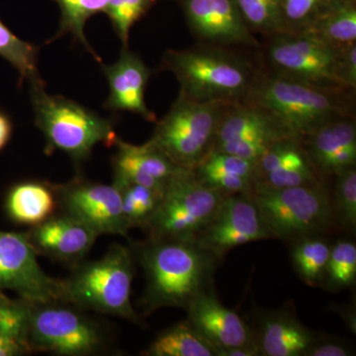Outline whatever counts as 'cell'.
<instances>
[{
	"mask_svg": "<svg viewBox=\"0 0 356 356\" xmlns=\"http://www.w3.org/2000/svg\"><path fill=\"white\" fill-rule=\"evenodd\" d=\"M252 195L273 238L292 243L337 228L332 192L322 180L289 188H254Z\"/></svg>",
	"mask_w": 356,
	"mask_h": 356,
	"instance_id": "cell-6",
	"label": "cell"
},
{
	"mask_svg": "<svg viewBox=\"0 0 356 356\" xmlns=\"http://www.w3.org/2000/svg\"><path fill=\"white\" fill-rule=\"evenodd\" d=\"M229 104L194 102L179 93L149 143L175 165L193 170L212 151L218 126Z\"/></svg>",
	"mask_w": 356,
	"mask_h": 356,
	"instance_id": "cell-7",
	"label": "cell"
},
{
	"mask_svg": "<svg viewBox=\"0 0 356 356\" xmlns=\"http://www.w3.org/2000/svg\"><path fill=\"white\" fill-rule=\"evenodd\" d=\"M108 79L110 95L107 108L112 111H130L139 114L147 121H156V115L147 108L145 92L152 70L142 58L127 47L121 51L115 64L103 67Z\"/></svg>",
	"mask_w": 356,
	"mask_h": 356,
	"instance_id": "cell-21",
	"label": "cell"
},
{
	"mask_svg": "<svg viewBox=\"0 0 356 356\" xmlns=\"http://www.w3.org/2000/svg\"><path fill=\"white\" fill-rule=\"evenodd\" d=\"M55 189L62 212L83 222L98 236L128 235L120 191L114 184H97L77 178L55 186Z\"/></svg>",
	"mask_w": 356,
	"mask_h": 356,
	"instance_id": "cell-13",
	"label": "cell"
},
{
	"mask_svg": "<svg viewBox=\"0 0 356 356\" xmlns=\"http://www.w3.org/2000/svg\"><path fill=\"white\" fill-rule=\"evenodd\" d=\"M308 32L274 35L267 49L273 74L316 88L348 93L341 74V53Z\"/></svg>",
	"mask_w": 356,
	"mask_h": 356,
	"instance_id": "cell-9",
	"label": "cell"
},
{
	"mask_svg": "<svg viewBox=\"0 0 356 356\" xmlns=\"http://www.w3.org/2000/svg\"><path fill=\"white\" fill-rule=\"evenodd\" d=\"M28 341L31 351L84 356L102 350L105 336L79 307L54 301L32 303Z\"/></svg>",
	"mask_w": 356,
	"mask_h": 356,
	"instance_id": "cell-10",
	"label": "cell"
},
{
	"mask_svg": "<svg viewBox=\"0 0 356 356\" xmlns=\"http://www.w3.org/2000/svg\"><path fill=\"white\" fill-rule=\"evenodd\" d=\"M26 234L37 254L72 264H79L99 236L83 222L63 212L32 227Z\"/></svg>",
	"mask_w": 356,
	"mask_h": 356,
	"instance_id": "cell-17",
	"label": "cell"
},
{
	"mask_svg": "<svg viewBox=\"0 0 356 356\" xmlns=\"http://www.w3.org/2000/svg\"><path fill=\"white\" fill-rule=\"evenodd\" d=\"M113 184L120 191L122 211L128 229H146L161 205L165 189L159 191L116 178Z\"/></svg>",
	"mask_w": 356,
	"mask_h": 356,
	"instance_id": "cell-28",
	"label": "cell"
},
{
	"mask_svg": "<svg viewBox=\"0 0 356 356\" xmlns=\"http://www.w3.org/2000/svg\"><path fill=\"white\" fill-rule=\"evenodd\" d=\"M13 131V126L10 117L0 110V152L8 144Z\"/></svg>",
	"mask_w": 356,
	"mask_h": 356,
	"instance_id": "cell-40",
	"label": "cell"
},
{
	"mask_svg": "<svg viewBox=\"0 0 356 356\" xmlns=\"http://www.w3.org/2000/svg\"><path fill=\"white\" fill-rule=\"evenodd\" d=\"M217 356H261L257 343L217 350Z\"/></svg>",
	"mask_w": 356,
	"mask_h": 356,
	"instance_id": "cell-39",
	"label": "cell"
},
{
	"mask_svg": "<svg viewBox=\"0 0 356 356\" xmlns=\"http://www.w3.org/2000/svg\"><path fill=\"white\" fill-rule=\"evenodd\" d=\"M32 303L26 300H10L0 295V337L20 348L25 353L30 350V318Z\"/></svg>",
	"mask_w": 356,
	"mask_h": 356,
	"instance_id": "cell-32",
	"label": "cell"
},
{
	"mask_svg": "<svg viewBox=\"0 0 356 356\" xmlns=\"http://www.w3.org/2000/svg\"><path fill=\"white\" fill-rule=\"evenodd\" d=\"M250 30L274 36L285 32L281 0H235Z\"/></svg>",
	"mask_w": 356,
	"mask_h": 356,
	"instance_id": "cell-33",
	"label": "cell"
},
{
	"mask_svg": "<svg viewBox=\"0 0 356 356\" xmlns=\"http://www.w3.org/2000/svg\"><path fill=\"white\" fill-rule=\"evenodd\" d=\"M131 250L146 276L140 304L145 315L165 307L185 310L198 294L213 287L222 261L191 241L147 238Z\"/></svg>",
	"mask_w": 356,
	"mask_h": 356,
	"instance_id": "cell-1",
	"label": "cell"
},
{
	"mask_svg": "<svg viewBox=\"0 0 356 356\" xmlns=\"http://www.w3.org/2000/svg\"><path fill=\"white\" fill-rule=\"evenodd\" d=\"M60 9V24L57 36L64 34L72 35L96 58L100 60L95 51L91 49L84 36V26L86 21L100 13H105L109 0H54Z\"/></svg>",
	"mask_w": 356,
	"mask_h": 356,
	"instance_id": "cell-30",
	"label": "cell"
},
{
	"mask_svg": "<svg viewBox=\"0 0 356 356\" xmlns=\"http://www.w3.org/2000/svg\"><path fill=\"white\" fill-rule=\"evenodd\" d=\"M252 330L261 356H306L318 337L289 309L264 312Z\"/></svg>",
	"mask_w": 356,
	"mask_h": 356,
	"instance_id": "cell-22",
	"label": "cell"
},
{
	"mask_svg": "<svg viewBox=\"0 0 356 356\" xmlns=\"http://www.w3.org/2000/svg\"><path fill=\"white\" fill-rule=\"evenodd\" d=\"M336 48L356 42V6L353 0H327L303 31Z\"/></svg>",
	"mask_w": 356,
	"mask_h": 356,
	"instance_id": "cell-25",
	"label": "cell"
},
{
	"mask_svg": "<svg viewBox=\"0 0 356 356\" xmlns=\"http://www.w3.org/2000/svg\"><path fill=\"white\" fill-rule=\"evenodd\" d=\"M332 207L337 227L355 233L356 229V170L348 168L336 175Z\"/></svg>",
	"mask_w": 356,
	"mask_h": 356,
	"instance_id": "cell-34",
	"label": "cell"
},
{
	"mask_svg": "<svg viewBox=\"0 0 356 356\" xmlns=\"http://www.w3.org/2000/svg\"><path fill=\"white\" fill-rule=\"evenodd\" d=\"M355 243L353 241L339 240L332 245L322 288L336 293L355 286Z\"/></svg>",
	"mask_w": 356,
	"mask_h": 356,
	"instance_id": "cell-31",
	"label": "cell"
},
{
	"mask_svg": "<svg viewBox=\"0 0 356 356\" xmlns=\"http://www.w3.org/2000/svg\"><path fill=\"white\" fill-rule=\"evenodd\" d=\"M336 312L339 314L341 318L346 325H348V329L350 330L353 334H356V314L355 309L353 306H341L336 308Z\"/></svg>",
	"mask_w": 356,
	"mask_h": 356,
	"instance_id": "cell-41",
	"label": "cell"
},
{
	"mask_svg": "<svg viewBox=\"0 0 356 356\" xmlns=\"http://www.w3.org/2000/svg\"><path fill=\"white\" fill-rule=\"evenodd\" d=\"M355 355L350 344L334 337L320 336L307 351L306 356H350Z\"/></svg>",
	"mask_w": 356,
	"mask_h": 356,
	"instance_id": "cell-37",
	"label": "cell"
},
{
	"mask_svg": "<svg viewBox=\"0 0 356 356\" xmlns=\"http://www.w3.org/2000/svg\"><path fill=\"white\" fill-rule=\"evenodd\" d=\"M257 161L211 151L192 170L198 181L222 195L252 194L257 177Z\"/></svg>",
	"mask_w": 356,
	"mask_h": 356,
	"instance_id": "cell-23",
	"label": "cell"
},
{
	"mask_svg": "<svg viewBox=\"0 0 356 356\" xmlns=\"http://www.w3.org/2000/svg\"><path fill=\"white\" fill-rule=\"evenodd\" d=\"M27 234L0 229V291L10 290L30 303L62 301L63 280L44 273Z\"/></svg>",
	"mask_w": 356,
	"mask_h": 356,
	"instance_id": "cell-11",
	"label": "cell"
},
{
	"mask_svg": "<svg viewBox=\"0 0 356 356\" xmlns=\"http://www.w3.org/2000/svg\"><path fill=\"white\" fill-rule=\"evenodd\" d=\"M31 97L35 122L48 152L58 149L81 163L99 143L114 145L117 136L111 121L63 96L48 95L44 86H31Z\"/></svg>",
	"mask_w": 356,
	"mask_h": 356,
	"instance_id": "cell-5",
	"label": "cell"
},
{
	"mask_svg": "<svg viewBox=\"0 0 356 356\" xmlns=\"http://www.w3.org/2000/svg\"><path fill=\"white\" fill-rule=\"evenodd\" d=\"M184 9L192 33L204 44L259 46L235 0H184Z\"/></svg>",
	"mask_w": 356,
	"mask_h": 356,
	"instance_id": "cell-15",
	"label": "cell"
},
{
	"mask_svg": "<svg viewBox=\"0 0 356 356\" xmlns=\"http://www.w3.org/2000/svg\"><path fill=\"white\" fill-rule=\"evenodd\" d=\"M318 178L302 140L287 138L273 143L257 161L254 188H289L314 184Z\"/></svg>",
	"mask_w": 356,
	"mask_h": 356,
	"instance_id": "cell-19",
	"label": "cell"
},
{
	"mask_svg": "<svg viewBox=\"0 0 356 356\" xmlns=\"http://www.w3.org/2000/svg\"><path fill=\"white\" fill-rule=\"evenodd\" d=\"M332 243L323 235L291 243V261L297 275L311 287H322Z\"/></svg>",
	"mask_w": 356,
	"mask_h": 356,
	"instance_id": "cell-27",
	"label": "cell"
},
{
	"mask_svg": "<svg viewBox=\"0 0 356 356\" xmlns=\"http://www.w3.org/2000/svg\"><path fill=\"white\" fill-rule=\"evenodd\" d=\"M163 65L177 77L180 95L198 102H242L257 74L242 57L207 44L168 51Z\"/></svg>",
	"mask_w": 356,
	"mask_h": 356,
	"instance_id": "cell-3",
	"label": "cell"
},
{
	"mask_svg": "<svg viewBox=\"0 0 356 356\" xmlns=\"http://www.w3.org/2000/svg\"><path fill=\"white\" fill-rule=\"evenodd\" d=\"M25 355L24 351L15 344L0 337V356H14Z\"/></svg>",
	"mask_w": 356,
	"mask_h": 356,
	"instance_id": "cell-42",
	"label": "cell"
},
{
	"mask_svg": "<svg viewBox=\"0 0 356 356\" xmlns=\"http://www.w3.org/2000/svg\"><path fill=\"white\" fill-rule=\"evenodd\" d=\"M38 48L13 34L0 20V57L18 70L20 83L28 79L31 86H44L37 67Z\"/></svg>",
	"mask_w": 356,
	"mask_h": 356,
	"instance_id": "cell-29",
	"label": "cell"
},
{
	"mask_svg": "<svg viewBox=\"0 0 356 356\" xmlns=\"http://www.w3.org/2000/svg\"><path fill=\"white\" fill-rule=\"evenodd\" d=\"M154 0H109L105 13L124 47L128 46L131 28L145 15Z\"/></svg>",
	"mask_w": 356,
	"mask_h": 356,
	"instance_id": "cell-35",
	"label": "cell"
},
{
	"mask_svg": "<svg viewBox=\"0 0 356 356\" xmlns=\"http://www.w3.org/2000/svg\"><path fill=\"white\" fill-rule=\"evenodd\" d=\"M225 195L198 181L192 170L173 177L146 229L153 240L196 242L216 215Z\"/></svg>",
	"mask_w": 356,
	"mask_h": 356,
	"instance_id": "cell-8",
	"label": "cell"
},
{
	"mask_svg": "<svg viewBox=\"0 0 356 356\" xmlns=\"http://www.w3.org/2000/svg\"><path fill=\"white\" fill-rule=\"evenodd\" d=\"M293 138L286 128L266 111L243 102L228 105L212 151L259 161L276 140Z\"/></svg>",
	"mask_w": 356,
	"mask_h": 356,
	"instance_id": "cell-12",
	"label": "cell"
},
{
	"mask_svg": "<svg viewBox=\"0 0 356 356\" xmlns=\"http://www.w3.org/2000/svg\"><path fill=\"white\" fill-rule=\"evenodd\" d=\"M185 311L187 320L217 350L257 343L254 330L235 311L222 305L214 287L198 294Z\"/></svg>",
	"mask_w": 356,
	"mask_h": 356,
	"instance_id": "cell-16",
	"label": "cell"
},
{
	"mask_svg": "<svg viewBox=\"0 0 356 356\" xmlns=\"http://www.w3.org/2000/svg\"><path fill=\"white\" fill-rule=\"evenodd\" d=\"M57 207L55 186L36 180L13 185L6 196L9 218L31 228L53 216Z\"/></svg>",
	"mask_w": 356,
	"mask_h": 356,
	"instance_id": "cell-24",
	"label": "cell"
},
{
	"mask_svg": "<svg viewBox=\"0 0 356 356\" xmlns=\"http://www.w3.org/2000/svg\"><path fill=\"white\" fill-rule=\"evenodd\" d=\"M1 294H2V292H1V291H0V295H1Z\"/></svg>",
	"mask_w": 356,
	"mask_h": 356,
	"instance_id": "cell-43",
	"label": "cell"
},
{
	"mask_svg": "<svg viewBox=\"0 0 356 356\" xmlns=\"http://www.w3.org/2000/svg\"><path fill=\"white\" fill-rule=\"evenodd\" d=\"M341 74L344 84L350 90L356 88V43L348 44L341 53Z\"/></svg>",
	"mask_w": 356,
	"mask_h": 356,
	"instance_id": "cell-38",
	"label": "cell"
},
{
	"mask_svg": "<svg viewBox=\"0 0 356 356\" xmlns=\"http://www.w3.org/2000/svg\"><path fill=\"white\" fill-rule=\"evenodd\" d=\"M134 261L131 248L114 245L102 259L76 264L72 273L63 280L62 301L140 324L131 302Z\"/></svg>",
	"mask_w": 356,
	"mask_h": 356,
	"instance_id": "cell-4",
	"label": "cell"
},
{
	"mask_svg": "<svg viewBox=\"0 0 356 356\" xmlns=\"http://www.w3.org/2000/svg\"><path fill=\"white\" fill-rule=\"evenodd\" d=\"M273 238L252 194H234L224 200L196 243L222 259L238 245Z\"/></svg>",
	"mask_w": 356,
	"mask_h": 356,
	"instance_id": "cell-14",
	"label": "cell"
},
{
	"mask_svg": "<svg viewBox=\"0 0 356 356\" xmlns=\"http://www.w3.org/2000/svg\"><path fill=\"white\" fill-rule=\"evenodd\" d=\"M327 0H281L285 32L306 29Z\"/></svg>",
	"mask_w": 356,
	"mask_h": 356,
	"instance_id": "cell-36",
	"label": "cell"
},
{
	"mask_svg": "<svg viewBox=\"0 0 356 356\" xmlns=\"http://www.w3.org/2000/svg\"><path fill=\"white\" fill-rule=\"evenodd\" d=\"M348 93L316 88L273 72H257L242 102L259 107L303 140L327 122L350 116Z\"/></svg>",
	"mask_w": 356,
	"mask_h": 356,
	"instance_id": "cell-2",
	"label": "cell"
},
{
	"mask_svg": "<svg viewBox=\"0 0 356 356\" xmlns=\"http://www.w3.org/2000/svg\"><path fill=\"white\" fill-rule=\"evenodd\" d=\"M302 143L320 177L336 175L355 166L356 125L353 115L327 122Z\"/></svg>",
	"mask_w": 356,
	"mask_h": 356,
	"instance_id": "cell-18",
	"label": "cell"
},
{
	"mask_svg": "<svg viewBox=\"0 0 356 356\" xmlns=\"http://www.w3.org/2000/svg\"><path fill=\"white\" fill-rule=\"evenodd\" d=\"M353 1H356V0H353Z\"/></svg>",
	"mask_w": 356,
	"mask_h": 356,
	"instance_id": "cell-44",
	"label": "cell"
},
{
	"mask_svg": "<svg viewBox=\"0 0 356 356\" xmlns=\"http://www.w3.org/2000/svg\"><path fill=\"white\" fill-rule=\"evenodd\" d=\"M114 145L117 147L113 158L116 179L165 191L173 177L189 170L173 163L149 142L136 146L117 138Z\"/></svg>",
	"mask_w": 356,
	"mask_h": 356,
	"instance_id": "cell-20",
	"label": "cell"
},
{
	"mask_svg": "<svg viewBox=\"0 0 356 356\" xmlns=\"http://www.w3.org/2000/svg\"><path fill=\"white\" fill-rule=\"evenodd\" d=\"M143 355L216 356V348L186 320L161 332Z\"/></svg>",
	"mask_w": 356,
	"mask_h": 356,
	"instance_id": "cell-26",
	"label": "cell"
}]
</instances>
